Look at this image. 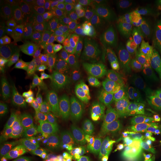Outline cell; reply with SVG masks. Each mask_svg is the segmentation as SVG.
Here are the masks:
<instances>
[{"label": "cell", "instance_id": "6da1fadb", "mask_svg": "<svg viewBox=\"0 0 161 161\" xmlns=\"http://www.w3.org/2000/svg\"><path fill=\"white\" fill-rule=\"evenodd\" d=\"M50 125L49 119L34 106L19 111L2 114L1 141L22 149L30 139L40 130L49 128Z\"/></svg>", "mask_w": 161, "mask_h": 161}, {"label": "cell", "instance_id": "7a4b0ae2", "mask_svg": "<svg viewBox=\"0 0 161 161\" xmlns=\"http://www.w3.org/2000/svg\"><path fill=\"white\" fill-rule=\"evenodd\" d=\"M98 118L96 112L74 104H67L48 116L51 125L57 131L68 137L81 140Z\"/></svg>", "mask_w": 161, "mask_h": 161}, {"label": "cell", "instance_id": "3957f363", "mask_svg": "<svg viewBox=\"0 0 161 161\" xmlns=\"http://www.w3.org/2000/svg\"><path fill=\"white\" fill-rule=\"evenodd\" d=\"M59 58L44 62L36 69L35 79L29 90L35 103L34 107L40 110L42 105L52 103L58 96L60 71Z\"/></svg>", "mask_w": 161, "mask_h": 161}, {"label": "cell", "instance_id": "277c9868", "mask_svg": "<svg viewBox=\"0 0 161 161\" xmlns=\"http://www.w3.org/2000/svg\"><path fill=\"white\" fill-rule=\"evenodd\" d=\"M30 45L33 46L43 60L52 61L59 55L55 31L48 14L29 15Z\"/></svg>", "mask_w": 161, "mask_h": 161}, {"label": "cell", "instance_id": "5b68a950", "mask_svg": "<svg viewBox=\"0 0 161 161\" xmlns=\"http://www.w3.org/2000/svg\"><path fill=\"white\" fill-rule=\"evenodd\" d=\"M48 14L55 31L59 51L58 57H60L68 52L72 44L81 34V31L78 27L75 14L57 1L53 2Z\"/></svg>", "mask_w": 161, "mask_h": 161}, {"label": "cell", "instance_id": "8992f818", "mask_svg": "<svg viewBox=\"0 0 161 161\" xmlns=\"http://www.w3.org/2000/svg\"><path fill=\"white\" fill-rule=\"evenodd\" d=\"M1 36L9 49L20 51L30 45L29 17L25 12L11 10L1 23Z\"/></svg>", "mask_w": 161, "mask_h": 161}, {"label": "cell", "instance_id": "52a82bcc", "mask_svg": "<svg viewBox=\"0 0 161 161\" xmlns=\"http://www.w3.org/2000/svg\"><path fill=\"white\" fill-rule=\"evenodd\" d=\"M58 58L61 66L58 96L63 98L75 96L83 80L81 61L79 58L69 53Z\"/></svg>", "mask_w": 161, "mask_h": 161}, {"label": "cell", "instance_id": "ba28073f", "mask_svg": "<svg viewBox=\"0 0 161 161\" xmlns=\"http://www.w3.org/2000/svg\"><path fill=\"white\" fill-rule=\"evenodd\" d=\"M67 53L79 58L81 64H84L88 60L112 55L114 52L110 50L105 37L81 32L66 54Z\"/></svg>", "mask_w": 161, "mask_h": 161}, {"label": "cell", "instance_id": "9c48e42d", "mask_svg": "<svg viewBox=\"0 0 161 161\" xmlns=\"http://www.w3.org/2000/svg\"><path fill=\"white\" fill-rule=\"evenodd\" d=\"M132 82V80L120 75L114 76L108 80L104 102L97 113L104 122L112 123L114 110Z\"/></svg>", "mask_w": 161, "mask_h": 161}, {"label": "cell", "instance_id": "30bf717a", "mask_svg": "<svg viewBox=\"0 0 161 161\" xmlns=\"http://www.w3.org/2000/svg\"><path fill=\"white\" fill-rule=\"evenodd\" d=\"M148 47L142 44L134 43L120 53V68L119 75L132 81L142 72L147 58Z\"/></svg>", "mask_w": 161, "mask_h": 161}, {"label": "cell", "instance_id": "8fae6325", "mask_svg": "<svg viewBox=\"0 0 161 161\" xmlns=\"http://www.w3.org/2000/svg\"><path fill=\"white\" fill-rule=\"evenodd\" d=\"M109 79L83 78L75 96L82 104L97 114L104 102Z\"/></svg>", "mask_w": 161, "mask_h": 161}, {"label": "cell", "instance_id": "7c38bea8", "mask_svg": "<svg viewBox=\"0 0 161 161\" xmlns=\"http://www.w3.org/2000/svg\"><path fill=\"white\" fill-rule=\"evenodd\" d=\"M120 55L113 54L108 57L88 60L82 64L83 78L110 79L119 75Z\"/></svg>", "mask_w": 161, "mask_h": 161}, {"label": "cell", "instance_id": "4fadbf2b", "mask_svg": "<svg viewBox=\"0 0 161 161\" xmlns=\"http://www.w3.org/2000/svg\"><path fill=\"white\" fill-rule=\"evenodd\" d=\"M127 27L132 31L135 43L149 47L161 41V27L146 23L140 17L130 20Z\"/></svg>", "mask_w": 161, "mask_h": 161}, {"label": "cell", "instance_id": "5bb4252c", "mask_svg": "<svg viewBox=\"0 0 161 161\" xmlns=\"http://www.w3.org/2000/svg\"><path fill=\"white\" fill-rule=\"evenodd\" d=\"M75 16L78 27L84 33L105 37L114 30L110 17H98L88 14Z\"/></svg>", "mask_w": 161, "mask_h": 161}, {"label": "cell", "instance_id": "9a60e30c", "mask_svg": "<svg viewBox=\"0 0 161 161\" xmlns=\"http://www.w3.org/2000/svg\"><path fill=\"white\" fill-rule=\"evenodd\" d=\"M49 128L40 130L30 139L25 146L22 148V152L17 161H34L40 158L47 148L49 140Z\"/></svg>", "mask_w": 161, "mask_h": 161}, {"label": "cell", "instance_id": "2e32d148", "mask_svg": "<svg viewBox=\"0 0 161 161\" xmlns=\"http://www.w3.org/2000/svg\"><path fill=\"white\" fill-rule=\"evenodd\" d=\"M134 111L133 108L122 110L118 113L112 122L111 132L119 136H136L139 133L134 128L133 116Z\"/></svg>", "mask_w": 161, "mask_h": 161}, {"label": "cell", "instance_id": "e0dca14e", "mask_svg": "<svg viewBox=\"0 0 161 161\" xmlns=\"http://www.w3.org/2000/svg\"><path fill=\"white\" fill-rule=\"evenodd\" d=\"M105 39L110 50L117 54L135 43L132 31L128 27L114 30L106 36Z\"/></svg>", "mask_w": 161, "mask_h": 161}, {"label": "cell", "instance_id": "ac0fdd59", "mask_svg": "<svg viewBox=\"0 0 161 161\" xmlns=\"http://www.w3.org/2000/svg\"><path fill=\"white\" fill-rule=\"evenodd\" d=\"M119 161H137L141 151V137L136 136H120Z\"/></svg>", "mask_w": 161, "mask_h": 161}, {"label": "cell", "instance_id": "d6986e66", "mask_svg": "<svg viewBox=\"0 0 161 161\" xmlns=\"http://www.w3.org/2000/svg\"><path fill=\"white\" fill-rule=\"evenodd\" d=\"M18 66L25 69L36 70L43 64V58L33 46L29 45L21 49L15 55Z\"/></svg>", "mask_w": 161, "mask_h": 161}, {"label": "cell", "instance_id": "ffe728a7", "mask_svg": "<svg viewBox=\"0 0 161 161\" xmlns=\"http://www.w3.org/2000/svg\"><path fill=\"white\" fill-rule=\"evenodd\" d=\"M53 1H38V0H15L11 1L12 10L25 12L28 15L49 13Z\"/></svg>", "mask_w": 161, "mask_h": 161}, {"label": "cell", "instance_id": "44dd1931", "mask_svg": "<svg viewBox=\"0 0 161 161\" xmlns=\"http://www.w3.org/2000/svg\"><path fill=\"white\" fill-rule=\"evenodd\" d=\"M120 136L117 134H103L98 141L102 148L104 160L119 161L120 149Z\"/></svg>", "mask_w": 161, "mask_h": 161}, {"label": "cell", "instance_id": "7402d4cb", "mask_svg": "<svg viewBox=\"0 0 161 161\" xmlns=\"http://www.w3.org/2000/svg\"><path fill=\"white\" fill-rule=\"evenodd\" d=\"M15 66L10 56L2 58L0 66V92L1 95L8 92L13 85V75Z\"/></svg>", "mask_w": 161, "mask_h": 161}, {"label": "cell", "instance_id": "603a6c76", "mask_svg": "<svg viewBox=\"0 0 161 161\" xmlns=\"http://www.w3.org/2000/svg\"><path fill=\"white\" fill-rule=\"evenodd\" d=\"M114 1L112 0H90L86 1L81 14H88L98 17H110Z\"/></svg>", "mask_w": 161, "mask_h": 161}, {"label": "cell", "instance_id": "cb8c5ba5", "mask_svg": "<svg viewBox=\"0 0 161 161\" xmlns=\"http://www.w3.org/2000/svg\"><path fill=\"white\" fill-rule=\"evenodd\" d=\"M127 4L126 1L115 0L114 1L110 19H111L114 30L123 29L128 26V21L126 17Z\"/></svg>", "mask_w": 161, "mask_h": 161}, {"label": "cell", "instance_id": "d4e9b609", "mask_svg": "<svg viewBox=\"0 0 161 161\" xmlns=\"http://www.w3.org/2000/svg\"><path fill=\"white\" fill-rule=\"evenodd\" d=\"M158 119V116L151 110H135L133 116V122L136 132L140 133L154 124Z\"/></svg>", "mask_w": 161, "mask_h": 161}, {"label": "cell", "instance_id": "484cf974", "mask_svg": "<svg viewBox=\"0 0 161 161\" xmlns=\"http://www.w3.org/2000/svg\"><path fill=\"white\" fill-rule=\"evenodd\" d=\"M139 92H140V90L136 86V83L133 81L131 84L128 86V90H126L125 93L123 97L121 99L117 107L116 108V109L114 110V119L117 115L118 113L122 111V110L132 108V106L139 102Z\"/></svg>", "mask_w": 161, "mask_h": 161}, {"label": "cell", "instance_id": "4316f807", "mask_svg": "<svg viewBox=\"0 0 161 161\" xmlns=\"http://www.w3.org/2000/svg\"><path fill=\"white\" fill-rule=\"evenodd\" d=\"M36 70L15 66L14 69L13 83L29 91L35 79Z\"/></svg>", "mask_w": 161, "mask_h": 161}, {"label": "cell", "instance_id": "83f0119b", "mask_svg": "<svg viewBox=\"0 0 161 161\" xmlns=\"http://www.w3.org/2000/svg\"><path fill=\"white\" fill-rule=\"evenodd\" d=\"M139 102L152 109H157L161 102V86L157 89L140 90Z\"/></svg>", "mask_w": 161, "mask_h": 161}, {"label": "cell", "instance_id": "f1b7e54d", "mask_svg": "<svg viewBox=\"0 0 161 161\" xmlns=\"http://www.w3.org/2000/svg\"><path fill=\"white\" fill-rule=\"evenodd\" d=\"M104 122L100 117L91 125L86 132L85 136L83 139L84 146L98 142L102 137V128H103Z\"/></svg>", "mask_w": 161, "mask_h": 161}, {"label": "cell", "instance_id": "f546056e", "mask_svg": "<svg viewBox=\"0 0 161 161\" xmlns=\"http://www.w3.org/2000/svg\"><path fill=\"white\" fill-rule=\"evenodd\" d=\"M142 72L161 82V60L147 56Z\"/></svg>", "mask_w": 161, "mask_h": 161}, {"label": "cell", "instance_id": "4dcf8cb0", "mask_svg": "<svg viewBox=\"0 0 161 161\" xmlns=\"http://www.w3.org/2000/svg\"><path fill=\"white\" fill-rule=\"evenodd\" d=\"M127 4V21L140 17L148 9L146 0L142 1H126Z\"/></svg>", "mask_w": 161, "mask_h": 161}, {"label": "cell", "instance_id": "1f68e13d", "mask_svg": "<svg viewBox=\"0 0 161 161\" xmlns=\"http://www.w3.org/2000/svg\"><path fill=\"white\" fill-rule=\"evenodd\" d=\"M11 100L12 112L24 110L27 106V98L25 95L17 89H12L8 91Z\"/></svg>", "mask_w": 161, "mask_h": 161}, {"label": "cell", "instance_id": "d6a6232c", "mask_svg": "<svg viewBox=\"0 0 161 161\" xmlns=\"http://www.w3.org/2000/svg\"><path fill=\"white\" fill-rule=\"evenodd\" d=\"M136 83V85L140 90H147L157 89L161 86V82L158 81L151 77V76L146 75L144 72H141L134 80Z\"/></svg>", "mask_w": 161, "mask_h": 161}, {"label": "cell", "instance_id": "836d02e7", "mask_svg": "<svg viewBox=\"0 0 161 161\" xmlns=\"http://www.w3.org/2000/svg\"><path fill=\"white\" fill-rule=\"evenodd\" d=\"M22 152L21 148L1 142L0 145V161H14L19 158Z\"/></svg>", "mask_w": 161, "mask_h": 161}, {"label": "cell", "instance_id": "e575fe53", "mask_svg": "<svg viewBox=\"0 0 161 161\" xmlns=\"http://www.w3.org/2000/svg\"><path fill=\"white\" fill-rule=\"evenodd\" d=\"M137 161H161V152L149 143L141 148Z\"/></svg>", "mask_w": 161, "mask_h": 161}, {"label": "cell", "instance_id": "d590c367", "mask_svg": "<svg viewBox=\"0 0 161 161\" xmlns=\"http://www.w3.org/2000/svg\"><path fill=\"white\" fill-rule=\"evenodd\" d=\"M140 18L146 23L161 27V5L160 7L148 8Z\"/></svg>", "mask_w": 161, "mask_h": 161}, {"label": "cell", "instance_id": "8d00e7d4", "mask_svg": "<svg viewBox=\"0 0 161 161\" xmlns=\"http://www.w3.org/2000/svg\"><path fill=\"white\" fill-rule=\"evenodd\" d=\"M75 157V154L64 155L56 151L54 147H52L46 151L38 161H72Z\"/></svg>", "mask_w": 161, "mask_h": 161}, {"label": "cell", "instance_id": "74e56055", "mask_svg": "<svg viewBox=\"0 0 161 161\" xmlns=\"http://www.w3.org/2000/svg\"><path fill=\"white\" fill-rule=\"evenodd\" d=\"M88 161H104L103 152L98 142L84 146Z\"/></svg>", "mask_w": 161, "mask_h": 161}, {"label": "cell", "instance_id": "f35d334b", "mask_svg": "<svg viewBox=\"0 0 161 161\" xmlns=\"http://www.w3.org/2000/svg\"><path fill=\"white\" fill-rule=\"evenodd\" d=\"M57 2L66 9L72 11L75 15L83 12L84 7L86 3V0H60Z\"/></svg>", "mask_w": 161, "mask_h": 161}, {"label": "cell", "instance_id": "ab89813d", "mask_svg": "<svg viewBox=\"0 0 161 161\" xmlns=\"http://www.w3.org/2000/svg\"><path fill=\"white\" fill-rule=\"evenodd\" d=\"M149 143L161 152V122H156L148 134Z\"/></svg>", "mask_w": 161, "mask_h": 161}, {"label": "cell", "instance_id": "60d3db41", "mask_svg": "<svg viewBox=\"0 0 161 161\" xmlns=\"http://www.w3.org/2000/svg\"><path fill=\"white\" fill-rule=\"evenodd\" d=\"M0 110L2 114H8L12 112L11 103L8 92L1 95L0 97Z\"/></svg>", "mask_w": 161, "mask_h": 161}, {"label": "cell", "instance_id": "b9f144b4", "mask_svg": "<svg viewBox=\"0 0 161 161\" xmlns=\"http://www.w3.org/2000/svg\"><path fill=\"white\" fill-rule=\"evenodd\" d=\"M147 56L161 60V41L148 47Z\"/></svg>", "mask_w": 161, "mask_h": 161}, {"label": "cell", "instance_id": "7bdbcfd3", "mask_svg": "<svg viewBox=\"0 0 161 161\" xmlns=\"http://www.w3.org/2000/svg\"><path fill=\"white\" fill-rule=\"evenodd\" d=\"M72 161H88V158L86 157L84 147L80 149V152L77 154H75V158H74V160Z\"/></svg>", "mask_w": 161, "mask_h": 161}, {"label": "cell", "instance_id": "ee69618b", "mask_svg": "<svg viewBox=\"0 0 161 161\" xmlns=\"http://www.w3.org/2000/svg\"><path fill=\"white\" fill-rule=\"evenodd\" d=\"M146 3L148 8L160 7L161 5V0H146Z\"/></svg>", "mask_w": 161, "mask_h": 161}, {"label": "cell", "instance_id": "f6af8a7d", "mask_svg": "<svg viewBox=\"0 0 161 161\" xmlns=\"http://www.w3.org/2000/svg\"><path fill=\"white\" fill-rule=\"evenodd\" d=\"M157 111L158 112V114H160V115H161V102H160V104L158 105V108H157Z\"/></svg>", "mask_w": 161, "mask_h": 161}, {"label": "cell", "instance_id": "bcb514c9", "mask_svg": "<svg viewBox=\"0 0 161 161\" xmlns=\"http://www.w3.org/2000/svg\"><path fill=\"white\" fill-rule=\"evenodd\" d=\"M159 119H160V122H161V115H160V116H159Z\"/></svg>", "mask_w": 161, "mask_h": 161}, {"label": "cell", "instance_id": "7dc6e473", "mask_svg": "<svg viewBox=\"0 0 161 161\" xmlns=\"http://www.w3.org/2000/svg\"><path fill=\"white\" fill-rule=\"evenodd\" d=\"M104 161H106V160H104Z\"/></svg>", "mask_w": 161, "mask_h": 161}]
</instances>
